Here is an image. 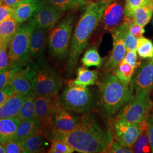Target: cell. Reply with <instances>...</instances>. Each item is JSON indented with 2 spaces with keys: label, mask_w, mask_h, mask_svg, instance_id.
<instances>
[{
  "label": "cell",
  "mask_w": 153,
  "mask_h": 153,
  "mask_svg": "<svg viewBox=\"0 0 153 153\" xmlns=\"http://www.w3.org/2000/svg\"><path fill=\"white\" fill-rule=\"evenodd\" d=\"M48 141L57 138L65 141L81 153H108L114 139L112 122L107 123L91 112L82 114L80 126L71 131L51 129L44 135Z\"/></svg>",
  "instance_id": "1"
},
{
  "label": "cell",
  "mask_w": 153,
  "mask_h": 153,
  "mask_svg": "<svg viewBox=\"0 0 153 153\" xmlns=\"http://www.w3.org/2000/svg\"><path fill=\"white\" fill-rule=\"evenodd\" d=\"M109 4L104 2H96L91 3L86 7L72 35L66 65L68 73L71 74L76 69L81 55L100 22L104 10Z\"/></svg>",
  "instance_id": "2"
},
{
  "label": "cell",
  "mask_w": 153,
  "mask_h": 153,
  "mask_svg": "<svg viewBox=\"0 0 153 153\" xmlns=\"http://www.w3.org/2000/svg\"><path fill=\"white\" fill-rule=\"evenodd\" d=\"M99 91L98 107L105 117L112 120L123 106L133 96L131 84L121 82L112 71H105L97 83Z\"/></svg>",
  "instance_id": "3"
},
{
  "label": "cell",
  "mask_w": 153,
  "mask_h": 153,
  "mask_svg": "<svg viewBox=\"0 0 153 153\" xmlns=\"http://www.w3.org/2000/svg\"><path fill=\"white\" fill-rule=\"evenodd\" d=\"M27 76L32 84L33 91L36 96L57 95L62 85L59 72L43 56L29 65Z\"/></svg>",
  "instance_id": "4"
},
{
  "label": "cell",
  "mask_w": 153,
  "mask_h": 153,
  "mask_svg": "<svg viewBox=\"0 0 153 153\" xmlns=\"http://www.w3.org/2000/svg\"><path fill=\"white\" fill-rule=\"evenodd\" d=\"M75 21L74 14L68 15L52 28L48 40L49 52L56 59L62 60L68 57Z\"/></svg>",
  "instance_id": "5"
},
{
  "label": "cell",
  "mask_w": 153,
  "mask_h": 153,
  "mask_svg": "<svg viewBox=\"0 0 153 153\" xmlns=\"http://www.w3.org/2000/svg\"><path fill=\"white\" fill-rule=\"evenodd\" d=\"M33 26L29 21L19 26L9 45V68H23L30 60V40Z\"/></svg>",
  "instance_id": "6"
},
{
  "label": "cell",
  "mask_w": 153,
  "mask_h": 153,
  "mask_svg": "<svg viewBox=\"0 0 153 153\" xmlns=\"http://www.w3.org/2000/svg\"><path fill=\"white\" fill-rule=\"evenodd\" d=\"M61 105L81 114L92 112L96 106V98L88 88L68 86L59 96Z\"/></svg>",
  "instance_id": "7"
},
{
  "label": "cell",
  "mask_w": 153,
  "mask_h": 153,
  "mask_svg": "<svg viewBox=\"0 0 153 153\" xmlns=\"http://www.w3.org/2000/svg\"><path fill=\"white\" fill-rule=\"evenodd\" d=\"M150 91L148 90L136 91L131 98L123 106L115 118L130 123L148 120L152 109Z\"/></svg>",
  "instance_id": "8"
},
{
  "label": "cell",
  "mask_w": 153,
  "mask_h": 153,
  "mask_svg": "<svg viewBox=\"0 0 153 153\" xmlns=\"http://www.w3.org/2000/svg\"><path fill=\"white\" fill-rule=\"evenodd\" d=\"M114 138L121 144L131 148L147 127L148 120L143 123H130L117 118L112 120Z\"/></svg>",
  "instance_id": "9"
},
{
  "label": "cell",
  "mask_w": 153,
  "mask_h": 153,
  "mask_svg": "<svg viewBox=\"0 0 153 153\" xmlns=\"http://www.w3.org/2000/svg\"><path fill=\"white\" fill-rule=\"evenodd\" d=\"M128 28V22L124 19V22L111 32L113 47L109 59L104 65V71H112L123 60L126 52V36Z\"/></svg>",
  "instance_id": "10"
},
{
  "label": "cell",
  "mask_w": 153,
  "mask_h": 153,
  "mask_svg": "<svg viewBox=\"0 0 153 153\" xmlns=\"http://www.w3.org/2000/svg\"><path fill=\"white\" fill-rule=\"evenodd\" d=\"M81 120L82 115H77V113L66 109L60 104L51 116L48 129L45 132L51 129L71 131L80 126Z\"/></svg>",
  "instance_id": "11"
},
{
  "label": "cell",
  "mask_w": 153,
  "mask_h": 153,
  "mask_svg": "<svg viewBox=\"0 0 153 153\" xmlns=\"http://www.w3.org/2000/svg\"><path fill=\"white\" fill-rule=\"evenodd\" d=\"M64 13L53 6L45 4L30 19V22L33 27L51 30L59 23Z\"/></svg>",
  "instance_id": "12"
},
{
  "label": "cell",
  "mask_w": 153,
  "mask_h": 153,
  "mask_svg": "<svg viewBox=\"0 0 153 153\" xmlns=\"http://www.w3.org/2000/svg\"><path fill=\"white\" fill-rule=\"evenodd\" d=\"M124 5L123 0H114L104 10L101 19L104 30L112 32L124 22Z\"/></svg>",
  "instance_id": "13"
},
{
  "label": "cell",
  "mask_w": 153,
  "mask_h": 153,
  "mask_svg": "<svg viewBox=\"0 0 153 153\" xmlns=\"http://www.w3.org/2000/svg\"><path fill=\"white\" fill-rule=\"evenodd\" d=\"M136 68L131 82L134 90L135 92L143 90L151 91L153 88V58Z\"/></svg>",
  "instance_id": "14"
},
{
  "label": "cell",
  "mask_w": 153,
  "mask_h": 153,
  "mask_svg": "<svg viewBox=\"0 0 153 153\" xmlns=\"http://www.w3.org/2000/svg\"><path fill=\"white\" fill-rule=\"evenodd\" d=\"M60 104L59 96L39 97L35 100L36 118L41 121L45 126V131L48 129L51 116L56 108Z\"/></svg>",
  "instance_id": "15"
},
{
  "label": "cell",
  "mask_w": 153,
  "mask_h": 153,
  "mask_svg": "<svg viewBox=\"0 0 153 153\" xmlns=\"http://www.w3.org/2000/svg\"><path fill=\"white\" fill-rule=\"evenodd\" d=\"M44 4L42 0H25L14 8L13 18L21 24L30 19Z\"/></svg>",
  "instance_id": "16"
},
{
  "label": "cell",
  "mask_w": 153,
  "mask_h": 153,
  "mask_svg": "<svg viewBox=\"0 0 153 153\" xmlns=\"http://www.w3.org/2000/svg\"><path fill=\"white\" fill-rule=\"evenodd\" d=\"M45 131V126L43 123L38 119L21 121L18 126L13 140L20 142L36 134H42Z\"/></svg>",
  "instance_id": "17"
},
{
  "label": "cell",
  "mask_w": 153,
  "mask_h": 153,
  "mask_svg": "<svg viewBox=\"0 0 153 153\" xmlns=\"http://www.w3.org/2000/svg\"><path fill=\"white\" fill-rule=\"evenodd\" d=\"M47 41V30L33 27L30 40L31 59H37L42 56L46 48Z\"/></svg>",
  "instance_id": "18"
},
{
  "label": "cell",
  "mask_w": 153,
  "mask_h": 153,
  "mask_svg": "<svg viewBox=\"0 0 153 153\" xmlns=\"http://www.w3.org/2000/svg\"><path fill=\"white\" fill-rule=\"evenodd\" d=\"M99 77L97 70H90L86 66H81L76 71V77L68 82V86L88 88L97 84Z\"/></svg>",
  "instance_id": "19"
},
{
  "label": "cell",
  "mask_w": 153,
  "mask_h": 153,
  "mask_svg": "<svg viewBox=\"0 0 153 153\" xmlns=\"http://www.w3.org/2000/svg\"><path fill=\"white\" fill-rule=\"evenodd\" d=\"M21 120L18 116L0 119V143L5 145L14 139Z\"/></svg>",
  "instance_id": "20"
},
{
  "label": "cell",
  "mask_w": 153,
  "mask_h": 153,
  "mask_svg": "<svg viewBox=\"0 0 153 153\" xmlns=\"http://www.w3.org/2000/svg\"><path fill=\"white\" fill-rule=\"evenodd\" d=\"M28 70L29 65H27L16 71L13 76L10 85L14 89L15 93L26 95L33 91L32 84L28 78Z\"/></svg>",
  "instance_id": "21"
},
{
  "label": "cell",
  "mask_w": 153,
  "mask_h": 153,
  "mask_svg": "<svg viewBox=\"0 0 153 153\" xmlns=\"http://www.w3.org/2000/svg\"><path fill=\"white\" fill-rule=\"evenodd\" d=\"M25 98V95L15 93L5 102L0 104V119L17 116Z\"/></svg>",
  "instance_id": "22"
},
{
  "label": "cell",
  "mask_w": 153,
  "mask_h": 153,
  "mask_svg": "<svg viewBox=\"0 0 153 153\" xmlns=\"http://www.w3.org/2000/svg\"><path fill=\"white\" fill-rule=\"evenodd\" d=\"M19 24L14 18H11L0 23V37L2 45H9L19 27Z\"/></svg>",
  "instance_id": "23"
},
{
  "label": "cell",
  "mask_w": 153,
  "mask_h": 153,
  "mask_svg": "<svg viewBox=\"0 0 153 153\" xmlns=\"http://www.w3.org/2000/svg\"><path fill=\"white\" fill-rule=\"evenodd\" d=\"M36 95L33 91L25 95L20 111L17 116L21 120H27L36 118L35 116V100Z\"/></svg>",
  "instance_id": "24"
},
{
  "label": "cell",
  "mask_w": 153,
  "mask_h": 153,
  "mask_svg": "<svg viewBox=\"0 0 153 153\" xmlns=\"http://www.w3.org/2000/svg\"><path fill=\"white\" fill-rule=\"evenodd\" d=\"M47 141L42 134H36L27 138L23 143L27 153H43L48 146Z\"/></svg>",
  "instance_id": "25"
},
{
  "label": "cell",
  "mask_w": 153,
  "mask_h": 153,
  "mask_svg": "<svg viewBox=\"0 0 153 153\" xmlns=\"http://www.w3.org/2000/svg\"><path fill=\"white\" fill-rule=\"evenodd\" d=\"M45 4L53 6L62 11L86 7L91 0H42Z\"/></svg>",
  "instance_id": "26"
},
{
  "label": "cell",
  "mask_w": 153,
  "mask_h": 153,
  "mask_svg": "<svg viewBox=\"0 0 153 153\" xmlns=\"http://www.w3.org/2000/svg\"><path fill=\"white\" fill-rule=\"evenodd\" d=\"M153 15V0L137 8L132 14V20L137 25L145 27L150 22Z\"/></svg>",
  "instance_id": "27"
},
{
  "label": "cell",
  "mask_w": 153,
  "mask_h": 153,
  "mask_svg": "<svg viewBox=\"0 0 153 153\" xmlns=\"http://www.w3.org/2000/svg\"><path fill=\"white\" fill-rule=\"evenodd\" d=\"M135 68L132 67L124 60L120 61L112 71L121 82L126 86H130Z\"/></svg>",
  "instance_id": "28"
},
{
  "label": "cell",
  "mask_w": 153,
  "mask_h": 153,
  "mask_svg": "<svg viewBox=\"0 0 153 153\" xmlns=\"http://www.w3.org/2000/svg\"><path fill=\"white\" fill-rule=\"evenodd\" d=\"M81 61L84 66L100 68L104 65V59L100 56L96 47H92L86 51Z\"/></svg>",
  "instance_id": "29"
},
{
  "label": "cell",
  "mask_w": 153,
  "mask_h": 153,
  "mask_svg": "<svg viewBox=\"0 0 153 153\" xmlns=\"http://www.w3.org/2000/svg\"><path fill=\"white\" fill-rule=\"evenodd\" d=\"M137 52L142 59L153 58V43L152 40L142 36L137 39Z\"/></svg>",
  "instance_id": "30"
},
{
  "label": "cell",
  "mask_w": 153,
  "mask_h": 153,
  "mask_svg": "<svg viewBox=\"0 0 153 153\" xmlns=\"http://www.w3.org/2000/svg\"><path fill=\"white\" fill-rule=\"evenodd\" d=\"M133 153H148L152 152L151 145L148 134V127L142 131V133L131 148Z\"/></svg>",
  "instance_id": "31"
},
{
  "label": "cell",
  "mask_w": 153,
  "mask_h": 153,
  "mask_svg": "<svg viewBox=\"0 0 153 153\" xmlns=\"http://www.w3.org/2000/svg\"><path fill=\"white\" fill-rule=\"evenodd\" d=\"M74 151V149L65 141L55 138L51 140V146L47 153H73Z\"/></svg>",
  "instance_id": "32"
},
{
  "label": "cell",
  "mask_w": 153,
  "mask_h": 153,
  "mask_svg": "<svg viewBox=\"0 0 153 153\" xmlns=\"http://www.w3.org/2000/svg\"><path fill=\"white\" fill-rule=\"evenodd\" d=\"M151 0H125L124 17L131 18L134 11L142 6L144 5Z\"/></svg>",
  "instance_id": "33"
},
{
  "label": "cell",
  "mask_w": 153,
  "mask_h": 153,
  "mask_svg": "<svg viewBox=\"0 0 153 153\" xmlns=\"http://www.w3.org/2000/svg\"><path fill=\"white\" fill-rule=\"evenodd\" d=\"M21 68H9L0 71V89L10 85L13 76Z\"/></svg>",
  "instance_id": "34"
},
{
  "label": "cell",
  "mask_w": 153,
  "mask_h": 153,
  "mask_svg": "<svg viewBox=\"0 0 153 153\" xmlns=\"http://www.w3.org/2000/svg\"><path fill=\"white\" fill-rule=\"evenodd\" d=\"M6 153H26L23 142L13 140L5 145Z\"/></svg>",
  "instance_id": "35"
},
{
  "label": "cell",
  "mask_w": 153,
  "mask_h": 153,
  "mask_svg": "<svg viewBox=\"0 0 153 153\" xmlns=\"http://www.w3.org/2000/svg\"><path fill=\"white\" fill-rule=\"evenodd\" d=\"M124 19L128 22V30L131 34H133L137 39L143 36V35L145 31L143 27L137 25L131 18L124 17Z\"/></svg>",
  "instance_id": "36"
},
{
  "label": "cell",
  "mask_w": 153,
  "mask_h": 153,
  "mask_svg": "<svg viewBox=\"0 0 153 153\" xmlns=\"http://www.w3.org/2000/svg\"><path fill=\"white\" fill-rule=\"evenodd\" d=\"M108 153H133V151L131 148L124 146L114 138Z\"/></svg>",
  "instance_id": "37"
},
{
  "label": "cell",
  "mask_w": 153,
  "mask_h": 153,
  "mask_svg": "<svg viewBox=\"0 0 153 153\" xmlns=\"http://www.w3.org/2000/svg\"><path fill=\"white\" fill-rule=\"evenodd\" d=\"M8 47L2 45L0 48V71L9 68V58L7 51Z\"/></svg>",
  "instance_id": "38"
},
{
  "label": "cell",
  "mask_w": 153,
  "mask_h": 153,
  "mask_svg": "<svg viewBox=\"0 0 153 153\" xmlns=\"http://www.w3.org/2000/svg\"><path fill=\"white\" fill-rule=\"evenodd\" d=\"M137 39L131 32L129 31L128 28L126 33V51H137Z\"/></svg>",
  "instance_id": "39"
},
{
  "label": "cell",
  "mask_w": 153,
  "mask_h": 153,
  "mask_svg": "<svg viewBox=\"0 0 153 153\" xmlns=\"http://www.w3.org/2000/svg\"><path fill=\"white\" fill-rule=\"evenodd\" d=\"M14 8L6 5H0V23L13 18Z\"/></svg>",
  "instance_id": "40"
},
{
  "label": "cell",
  "mask_w": 153,
  "mask_h": 153,
  "mask_svg": "<svg viewBox=\"0 0 153 153\" xmlns=\"http://www.w3.org/2000/svg\"><path fill=\"white\" fill-rule=\"evenodd\" d=\"M123 60L136 69L137 65V51H126Z\"/></svg>",
  "instance_id": "41"
},
{
  "label": "cell",
  "mask_w": 153,
  "mask_h": 153,
  "mask_svg": "<svg viewBox=\"0 0 153 153\" xmlns=\"http://www.w3.org/2000/svg\"><path fill=\"white\" fill-rule=\"evenodd\" d=\"M15 93L11 85L6 86L0 89V104L5 102L13 94Z\"/></svg>",
  "instance_id": "42"
},
{
  "label": "cell",
  "mask_w": 153,
  "mask_h": 153,
  "mask_svg": "<svg viewBox=\"0 0 153 153\" xmlns=\"http://www.w3.org/2000/svg\"><path fill=\"white\" fill-rule=\"evenodd\" d=\"M148 134L152 149V153H153V114H150L148 119Z\"/></svg>",
  "instance_id": "43"
},
{
  "label": "cell",
  "mask_w": 153,
  "mask_h": 153,
  "mask_svg": "<svg viewBox=\"0 0 153 153\" xmlns=\"http://www.w3.org/2000/svg\"><path fill=\"white\" fill-rule=\"evenodd\" d=\"M2 3H4L5 5L9 6L14 8L16 6L21 4L23 1L25 0H1Z\"/></svg>",
  "instance_id": "44"
},
{
  "label": "cell",
  "mask_w": 153,
  "mask_h": 153,
  "mask_svg": "<svg viewBox=\"0 0 153 153\" xmlns=\"http://www.w3.org/2000/svg\"><path fill=\"white\" fill-rule=\"evenodd\" d=\"M150 97L151 102H152V109H151L150 114H153V88L150 91Z\"/></svg>",
  "instance_id": "45"
},
{
  "label": "cell",
  "mask_w": 153,
  "mask_h": 153,
  "mask_svg": "<svg viewBox=\"0 0 153 153\" xmlns=\"http://www.w3.org/2000/svg\"><path fill=\"white\" fill-rule=\"evenodd\" d=\"M114 0H91V3L96 2H104L105 3L111 4L112 2H113Z\"/></svg>",
  "instance_id": "46"
},
{
  "label": "cell",
  "mask_w": 153,
  "mask_h": 153,
  "mask_svg": "<svg viewBox=\"0 0 153 153\" xmlns=\"http://www.w3.org/2000/svg\"><path fill=\"white\" fill-rule=\"evenodd\" d=\"M0 153H6V149L5 146L0 143Z\"/></svg>",
  "instance_id": "47"
},
{
  "label": "cell",
  "mask_w": 153,
  "mask_h": 153,
  "mask_svg": "<svg viewBox=\"0 0 153 153\" xmlns=\"http://www.w3.org/2000/svg\"><path fill=\"white\" fill-rule=\"evenodd\" d=\"M2 47V41H1V37H0V48H1V47Z\"/></svg>",
  "instance_id": "48"
},
{
  "label": "cell",
  "mask_w": 153,
  "mask_h": 153,
  "mask_svg": "<svg viewBox=\"0 0 153 153\" xmlns=\"http://www.w3.org/2000/svg\"><path fill=\"white\" fill-rule=\"evenodd\" d=\"M2 4V1L1 0H0V5Z\"/></svg>",
  "instance_id": "49"
},
{
  "label": "cell",
  "mask_w": 153,
  "mask_h": 153,
  "mask_svg": "<svg viewBox=\"0 0 153 153\" xmlns=\"http://www.w3.org/2000/svg\"></svg>",
  "instance_id": "50"
}]
</instances>
